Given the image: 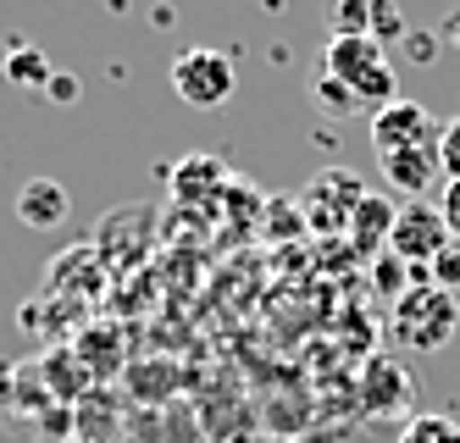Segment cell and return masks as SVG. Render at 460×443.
Here are the masks:
<instances>
[{
    "instance_id": "obj_1",
    "label": "cell",
    "mask_w": 460,
    "mask_h": 443,
    "mask_svg": "<svg viewBox=\"0 0 460 443\" xmlns=\"http://www.w3.org/2000/svg\"><path fill=\"white\" fill-rule=\"evenodd\" d=\"M322 73L339 78L360 106H394L400 100V78H394V61L377 40H339V33H327V50H322Z\"/></svg>"
},
{
    "instance_id": "obj_2",
    "label": "cell",
    "mask_w": 460,
    "mask_h": 443,
    "mask_svg": "<svg viewBox=\"0 0 460 443\" xmlns=\"http://www.w3.org/2000/svg\"><path fill=\"white\" fill-rule=\"evenodd\" d=\"M455 327H460V305H455V294H444L433 283L405 288L400 299H394V311H388V338L400 350H411V355L444 350L455 338Z\"/></svg>"
},
{
    "instance_id": "obj_3",
    "label": "cell",
    "mask_w": 460,
    "mask_h": 443,
    "mask_svg": "<svg viewBox=\"0 0 460 443\" xmlns=\"http://www.w3.org/2000/svg\"><path fill=\"white\" fill-rule=\"evenodd\" d=\"M239 73H234V61H227L222 50H206V45H189L172 56V89L183 106H222L227 94H234Z\"/></svg>"
},
{
    "instance_id": "obj_4",
    "label": "cell",
    "mask_w": 460,
    "mask_h": 443,
    "mask_svg": "<svg viewBox=\"0 0 460 443\" xmlns=\"http://www.w3.org/2000/svg\"><path fill=\"white\" fill-rule=\"evenodd\" d=\"M455 244L438 206H427V199H411V206H400V217H394V233H388V255L405 261V266H433L444 250Z\"/></svg>"
},
{
    "instance_id": "obj_5",
    "label": "cell",
    "mask_w": 460,
    "mask_h": 443,
    "mask_svg": "<svg viewBox=\"0 0 460 443\" xmlns=\"http://www.w3.org/2000/svg\"><path fill=\"white\" fill-rule=\"evenodd\" d=\"M438 133L444 122L416 106V100H394V106L372 111V150L377 155H394V150H438Z\"/></svg>"
},
{
    "instance_id": "obj_6",
    "label": "cell",
    "mask_w": 460,
    "mask_h": 443,
    "mask_svg": "<svg viewBox=\"0 0 460 443\" xmlns=\"http://www.w3.org/2000/svg\"><path fill=\"white\" fill-rule=\"evenodd\" d=\"M360 199H367L360 178L339 166V173H322V178L311 183V194H305V217H311V227H349V217H355Z\"/></svg>"
},
{
    "instance_id": "obj_7",
    "label": "cell",
    "mask_w": 460,
    "mask_h": 443,
    "mask_svg": "<svg viewBox=\"0 0 460 443\" xmlns=\"http://www.w3.org/2000/svg\"><path fill=\"white\" fill-rule=\"evenodd\" d=\"M377 173L388 178L394 194L427 199V189L444 178V166H438V150H394V155H377Z\"/></svg>"
},
{
    "instance_id": "obj_8",
    "label": "cell",
    "mask_w": 460,
    "mask_h": 443,
    "mask_svg": "<svg viewBox=\"0 0 460 443\" xmlns=\"http://www.w3.org/2000/svg\"><path fill=\"white\" fill-rule=\"evenodd\" d=\"M67 211H73V194L61 189L56 178H28V183L17 189V222L34 227V233L61 227V222H67Z\"/></svg>"
},
{
    "instance_id": "obj_9",
    "label": "cell",
    "mask_w": 460,
    "mask_h": 443,
    "mask_svg": "<svg viewBox=\"0 0 460 443\" xmlns=\"http://www.w3.org/2000/svg\"><path fill=\"white\" fill-rule=\"evenodd\" d=\"M394 217H400V206H394V199L367 194V199L355 206V217H349V244H355L360 255H377V244H388V233H394Z\"/></svg>"
},
{
    "instance_id": "obj_10",
    "label": "cell",
    "mask_w": 460,
    "mask_h": 443,
    "mask_svg": "<svg viewBox=\"0 0 460 443\" xmlns=\"http://www.w3.org/2000/svg\"><path fill=\"white\" fill-rule=\"evenodd\" d=\"M0 73H6V84H17V89H45L56 78V66H50V56L40 45H12L6 61H0Z\"/></svg>"
},
{
    "instance_id": "obj_11",
    "label": "cell",
    "mask_w": 460,
    "mask_h": 443,
    "mask_svg": "<svg viewBox=\"0 0 460 443\" xmlns=\"http://www.w3.org/2000/svg\"><path fill=\"white\" fill-rule=\"evenodd\" d=\"M405 399H411V383H405V377H400L394 366H383V360H377V371L367 377V404H372L377 416H394V411H400Z\"/></svg>"
},
{
    "instance_id": "obj_12",
    "label": "cell",
    "mask_w": 460,
    "mask_h": 443,
    "mask_svg": "<svg viewBox=\"0 0 460 443\" xmlns=\"http://www.w3.org/2000/svg\"><path fill=\"white\" fill-rule=\"evenodd\" d=\"M327 33H339V40H372V0H333L327 6Z\"/></svg>"
},
{
    "instance_id": "obj_13",
    "label": "cell",
    "mask_w": 460,
    "mask_h": 443,
    "mask_svg": "<svg viewBox=\"0 0 460 443\" xmlns=\"http://www.w3.org/2000/svg\"><path fill=\"white\" fill-rule=\"evenodd\" d=\"M400 443H460V421L438 416V411H421L400 427Z\"/></svg>"
},
{
    "instance_id": "obj_14",
    "label": "cell",
    "mask_w": 460,
    "mask_h": 443,
    "mask_svg": "<svg viewBox=\"0 0 460 443\" xmlns=\"http://www.w3.org/2000/svg\"><path fill=\"white\" fill-rule=\"evenodd\" d=\"M217 178H222V161H211V155H189L183 166H178V199H194V194H206V189H217Z\"/></svg>"
},
{
    "instance_id": "obj_15",
    "label": "cell",
    "mask_w": 460,
    "mask_h": 443,
    "mask_svg": "<svg viewBox=\"0 0 460 443\" xmlns=\"http://www.w3.org/2000/svg\"><path fill=\"white\" fill-rule=\"evenodd\" d=\"M372 40H377L383 50L411 40V22H405V12H400V0H372Z\"/></svg>"
},
{
    "instance_id": "obj_16",
    "label": "cell",
    "mask_w": 460,
    "mask_h": 443,
    "mask_svg": "<svg viewBox=\"0 0 460 443\" xmlns=\"http://www.w3.org/2000/svg\"><path fill=\"white\" fill-rule=\"evenodd\" d=\"M316 106H327V111H333V117H349V111H360V100L339 84V78H316Z\"/></svg>"
},
{
    "instance_id": "obj_17",
    "label": "cell",
    "mask_w": 460,
    "mask_h": 443,
    "mask_svg": "<svg viewBox=\"0 0 460 443\" xmlns=\"http://www.w3.org/2000/svg\"><path fill=\"white\" fill-rule=\"evenodd\" d=\"M427 278H433V288H444V294H460V244H449L433 266H427Z\"/></svg>"
},
{
    "instance_id": "obj_18",
    "label": "cell",
    "mask_w": 460,
    "mask_h": 443,
    "mask_svg": "<svg viewBox=\"0 0 460 443\" xmlns=\"http://www.w3.org/2000/svg\"><path fill=\"white\" fill-rule=\"evenodd\" d=\"M438 166H444V183L460 178V117H449L438 133Z\"/></svg>"
},
{
    "instance_id": "obj_19",
    "label": "cell",
    "mask_w": 460,
    "mask_h": 443,
    "mask_svg": "<svg viewBox=\"0 0 460 443\" xmlns=\"http://www.w3.org/2000/svg\"><path fill=\"white\" fill-rule=\"evenodd\" d=\"M400 266H405V261H394V255H383V261H377V271H372V283H377V288H383L388 299H400V294L411 288V271H400Z\"/></svg>"
},
{
    "instance_id": "obj_20",
    "label": "cell",
    "mask_w": 460,
    "mask_h": 443,
    "mask_svg": "<svg viewBox=\"0 0 460 443\" xmlns=\"http://www.w3.org/2000/svg\"><path fill=\"white\" fill-rule=\"evenodd\" d=\"M50 383H56V399H67V394H78L84 388V371L67 360V366H61V350L50 355Z\"/></svg>"
},
{
    "instance_id": "obj_21",
    "label": "cell",
    "mask_w": 460,
    "mask_h": 443,
    "mask_svg": "<svg viewBox=\"0 0 460 443\" xmlns=\"http://www.w3.org/2000/svg\"><path fill=\"white\" fill-rule=\"evenodd\" d=\"M438 217H444L449 238H455V244H460V178H449V183H444V199H438Z\"/></svg>"
},
{
    "instance_id": "obj_22",
    "label": "cell",
    "mask_w": 460,
    "mask_h": 443,
    "mask_svg": "<svg viewBox=\"0 0 460 443\" xmlns=\"http://www.w3.org/2000/svg\"><path fill=\"white\" fill-rule=\"evenodd\" d=\"M405 56H411V61H433V56H438V40H433L427 28H411V40H405Z\"/></svg>"
},
{
    "instance_id": "obj_23",
    "label": "cell",
    "mask_w": 460,
    "mask_h": 443,
    "mask_svg": "<svg viewBox=\"0 0 460 443\" xmlns=\"http://www.w3.org/2000/svg\"><path fill=\"white\" fill-rule=\"evenodd\" d=\"M45 94L56 100V106H73V100H78L84 89H78V78H73V73H56V78L45 84Z\"/></svg>"
},
{
    "instance_id": "obj_24",
    "label": "cell",
    "mask_w": 460,
    "mask_h": 443,
    "mask_svg": "<svg viewBox=\"0 0 460 443\" xmlns=\"http://www.w3.org/2000/svg\"><path fill=\"white\" fill-rule=\"evenodd\" d=\"M444 33H449V40H455V45H460V12H455V17H449V22H444Z\"/></svg>"
}]
</instances>
